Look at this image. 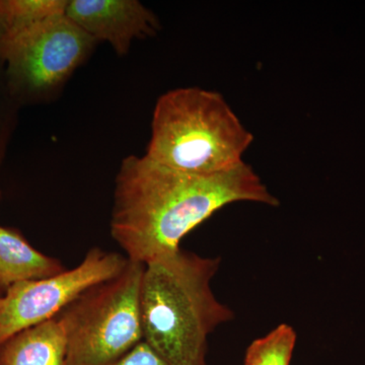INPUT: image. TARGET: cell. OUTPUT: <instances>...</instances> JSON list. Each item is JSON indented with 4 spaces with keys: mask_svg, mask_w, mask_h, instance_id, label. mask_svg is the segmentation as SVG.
<instances>
[{
    "mask_svg": "<svg viewBox=\"0 0 365 365\" xmlns=\"http://www.w3.org/2000/svg\"><path fill=\"white\" fill-rule=\"evenodd\" d=\"M0 365H68L59 319L26 329L0 345Z\"/></svg>",
    "mask_w": 365,
    "mask_h": 365,
    "instance_id": "cell-8",
    "label": "cell"
},
{
    "mask_svg": "<svg viewBox=\"0 0 365 365\" xmlns=\"http://www.w3.org/2000/svg\"><path fill=\"white\" fill-rule=\"evenodd\" d=\"M66 16L97 42H109L119 55L128 53L133 40L160 30L155 14L136 0H71Z\"/></svg>",
    "mask_w": 365,
    "mask_h": 365,
    "instance_id": "cell-7",
    "label": "cell"
},
{
    "mask_svg": "<svg viewBox=\"0 0 365 365\" xmlns=\"http://www.w3.org/2000/svg\"><path fill=\"white\" fill-rule=\"evenodd\" d=\"M128 262L120 254L95 248L71 270L7 288L0 297V345L56 318L86 290L119 275Z\"/></svg>",
    "mask_w": 365,
    "mask_h": 365,
    "instance_id": "cell-6",
    "label": "cell"
},
{
    "mask_svg": "<svg viewBox=\"0 0 365 365\" xmlns=\"http://www.w3.org/2000/svg\"><path fill=\"white\" fill-rule=\"evenodd\" d=\"M96 43L66 14L9 31L0 61L14 98L21 105L47 97L85 61Z\"/></svg>",
    "mask_w": 365,
    "mask_h": 365,
    "instance_id": "cell-5",
    "label": "cell"
},
{
    "mask_svg": "<svg viewBox=\"0 0 365 365\" xmlns=\"http://www.w3.org/2000/svg\"><path fill=\"white\" fill-rule=\"evenodd\" d=\"M67 4L66 0H0V13L9 32L64 16Z\"/></svg>",
    "mask_w": 365,
    "mask_h": 365,
    "instance_id": "cell-11",
    "label": "cell"
},
{
    "mask_svg": "<svg viewBox=\"0 0 365 365\" xmlns=\"http://www.w3.org/2000/svg\"><path fill=\"white\" fill-rule=\"evenodd\" d=\"M220 266V258L182 250L144 265L143 341L170 365H207L208 336L234 319L211 289Z\"/></svg>",
    "mask_w": 365,
    "mask_h": 365,
    "instance_id": "cell-2",
    "label": "cell"
},
{
    "mask_svg": "<svg viewBox=\"0 0 365 365\" xmlns=\"http://www.w3.org/2000/svg\"><path fill=\"white\" fill-rule=\"evenodd\" d=\"M143 264L129 261L119 275L86 290L56 317L68 365H110L143 342Z\"/></svg>",
    "mask_w": 365,
    "mask_h": 365,
    "instance_id": "cell-4",
    "label": "cell"
},
{
    "mask_svg": "<svg viewBox=\"0 0 365 365\" xmlns=\"http://www.w3.org/2000/svg\"><path fill=\"white\" fill-rule=\"evenodd\" d=\"M253 140L222 93L181 88L158 98L145 155L179 172L217 175L244 163Z\"/></svg>",
    "mask_w": 365,
    "mask_h": 365,
    "instance_id": "cell-3",
    "label": "cell"
},
{
    "mask_svg": "<svg viewBox=\"0 0 365 365\" xmlns=\"http://www.w3.org/2000/svg\"><path fill=\"white\" fill-rule=\"evenodd\" d=\"M235 202L279 204L246 163L222 174L194 175L130 155L116 178L112 237L129 261L145 265L176 253L190 232Z\"/></svg>",
    "mask_w": 365,
    "mask_h": 365,
    "instance_id": "cell-1",
    "label": "cell"
},
{
    "mask_svg": "<svg viewBox=\"0 0 365 365\" xmlns=\"http://www.w3.org/2000/svg\"><path fill=\"white\" fill-rule=\"evenodd\" d=\"M19 106L7 83L4 62L0 61V162L16 126Z\"/></svg>",
    "mask_w": 365,
    "mask_h": 365,
    "instance_id": "cell-12",
    "label": "cell"
},
{
    "mask_svg": "<svg viewBox=\"0 0 365 365\" xmlns=\"http://www.w3.org/2000/svg\"><path fill=\"white\" fill-rule=\"evenodd\" d=\"M6 32L7 28L6 21H4V16H2L1 13H0V46H1V43L2 41H4V37H6Z\"/></svg>",
    "mask_w": 365,
    "mask_h": 365,
    "instance_id": "cell-14",
    "label": "cell"
},
{
    "mask_svg": "<svg viewBox=\"0 0 365 365\" xmlns=\"http://www.w3.org/2000/svg\"><path fill=\"white\" fill-rule=\"evenodd\" d=\"M110 365H170L146 344L144 341L137 344L123 357Z\"/></svg>",
    "mask_w": 365,
    "mask_h": 365,
    "instance_id": "cell-13",
    "label": "cell"
},
{
    "mask_svg": "<svg viewBox=\"0 0 365 365\" xmlns=\"http://www.w3.org/2000/svg\"><path fill=\"white\" fill-rule=\"evenodd\" d=\"M66 270L56 259L37 251L16 230L0 227V288L42 279Z\"/></svg>",
    "mask_w": 365,
    "mask_h": 365,
    "instance_id": "cell-9",
    "label": "cell"
},
{
    "mask_svg": "<svg viewBox=\"0 0 365 365\" xmlns=\"http://www.w3.org/2000/svg\"><path fill=\"white\" fill-rule=\"evenodd\" d=\"M297 343V333L287 324H280L265 337L249 346L245 365H290Z\"/></svg>",
    "mask_w": 365,
    "mask_h": 365,
    "instance_id": "cell-10",
    "label": "cell"
},
{
    "mask_svg": "<svg viewBox=\"0 0 365 365\" xmlns=\"http://www.w3.org/2000/svg\"><path fill=\"white\" fill-rule=\"evenodd\" d=\"M4 290H2L1 288H0V297H1L2 295H4Z\"/></svg>",
    "mask_w": 365,
    "mask_h": 365,
    "instance_id": "cell-15",
    "label": "cell"
}]
</instances>
